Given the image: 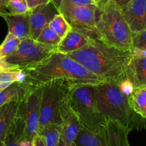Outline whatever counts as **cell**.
Returning <instances> with one entry per match:
<instances>
[{
    "instance_id": "6da1fadb",
    "label": "cell",
    "mask_w": 146,
    "mask_h": 146,
    "mask_svg": "<svg viewBox=\"0 0 146 146\" xmlns=\"http://www.w3.org/2000/svg\"><path fill=\"white\" fill-rule=\"evenodd\" d=\"M66 54L104 82L117 85L127 78L126 69L133 57L132 50L124 51L111 47L99 39L91 40L83 48Z\"/></svg>"
},
{
    "instance_id": "7a4b0ae2",
    "label": "cell",
    "mask_w": 146,
    "mask_h": 146,
    "mask_svg": "<svg viewBox=\"0 0 146 146\" xmlns=\"http://www.w3.org/2000/svg\"><path fill=\"white\" fill-rule=\"evenodd\" d=\"M25 72L26 74L25 83L31 88L58 79L92 85L104 82L75 60L66 54L57 52L52 54L40 64Z\"/></svg>"
},
{
    "instance_id": "3957f363",
    "label": "cell",
    "mask_w": 146,
    "mask_h": 146,
    "mask_svg": "<svg viewBox=\"0 0 146 146\" xmlns=\"http://www.w3.org/2000/svg\"><path fill=\"white\" fill-rule=\"evenodd\" d=\"M95 91L98 111L107 120L117 122L130 132L146 129V118L132 109L128 98L117 84H98L95 85Z\"/></svg>"
},
{
    "instance_id": "277c9868",
    "label": "cell",
    "mask_w": 146,
    "mask_h": 146,
    "mask_svg": "<svg viewBox=\"0 0 146 146\" xmlns=\"http://www.w3.org/2000/svg\"><path fill=\"white\" fill-rule=\"evenodd\" d=\"M96 30L99 40L111 47L128 51L133 49L132 33L115 3L97 5Z\"/></svg>"
},
{
    "instance_id": "5b68a950",
    "label": "cell",
    "mask_w": 146,
    "mask_h": 146,
    "mask_svg": "<svg viewBox=\"0 0 146 146\" xmlns=\"http://www.w3.org/2000/svg\"><path fill=\"white\" fill-rule=\"evenodd\" d=\"M95 85L75 84L70 91L69 99L81 125L95 133H101L106 127L107 120L97 108Z\"/></svg>"
},
{
    "instance_id": "8992f818",
    "label": "cell",
    "mask_w": 146,
    "mask_h": 146,
    "mask_svg": "<svg viewBox=\"0 0 146 146\" xmlns=\"http://www.w3.org/2000/svg\"><path fill=\"white\" fill-rule=\"evenodd\" d=\"M77 83L68 80L58 79L40 85L41 99L39 127L48 125H62V105L72 87Z\"/></svg>"
},
{
    "instance_id": "52a82bcc",
    "label": "cell",
    "mask_w": 146,
    "mask_h": 146,
    "mask_svg": "<svg viewBox=\"0 0 146 146\" xmlns=\"http://www.w3.org/2000/svg\"><path fill=\"white\" fill-rule=\"evenodd\" d=\"M55 52H57V47L42 44L32 38H27L21 41L15 52L0 60V71L31 70Z\"/></svg>"
},
{
    "instance_id": "ba28073f",
    "label": "cell",
    "mask_w": 146,
    "mask_h": 146,
    "mask_svg": "<svg viewBox=\"0 0 146 146\" xmlns=\"http://www.w3.org/2000/svg\"><path fill=\"white\" fill-rule=\"evenodd\" d=\"M51 2L72 29L83 34L90 40L99 39L96 30V5H76L67 0H51Z\"/></svg>"
},
{
    "instance_id": "9c48e42d",
    "label": "cell",
    "mask_w": 146,
    "mask_h": 146,
    "mask_svg": "<svg viewBox=\"0 0 146 146\" xmlns=\"http://www.w3.org/2000/svg\"><path fill=\"white\" fill-rule=\"evenodd\" d=\"M130 131L113 120H107L101 133H95L82 127L75 141L76 146H130Z\"/></svg>"
},
{
    "instance_id": "30bf717a",
    "label": "cell",
    "mask_w": 146,
    "mask_h": 146,
    "mask_svg": "<svg viewBox=\"0 0 146 146\" xmlns=\"http://www.w3.org/2000/svg\"><path fill=\"white\" fill-rule=\"evenodd\" d=\"M40 86L31 88L26 96L19 102L17 116L23 119L25 129L22 138L32 142L34 137L37 135L40 126Z\"/></svg>"
},
{
    "instance_id": "8fae6325",
    "label": "cell",
    "mask_w": 146,
    "mask_h": 146,
    "mask_svg": "<svg viewBox=\"0 0 146 146\" xmlns=\"http://www.w3.org/2000/svg\"><path fill=\"white\" fill-rule=\"evenodd\" d=\"M120 9L132 35L146 29V0H131Z\"/></svg>"
},
{
    "instance_id": "7c38bea8",
    "label": "cell",
    "mask_w": 146,
    "mask_h": 146,
    "mask_svg": "<svg viewBox=\"0 0 146 146\" xmlns=\"http://www.w3.org/2000/svg\"><path fill=\"white\" fill-rule=\"evenodd\" d=\"M61 116L62 123L61 125L60 139L66 146H70L75 143L82 125L70 106L69 95L62 105Z\"/></svg>"
},
{
    "instance_id": "4fadbf2b",
    "label": "cell",
    "mask_w": 146,
    "mask_h": 146,
    "mask_svg": "<svg viewBox=\"0 0 146 146\" xmlns=\"http://www.w3.org/2000/svg\"><path fill=\"white\" fill-rule=\"evenodd\" d=\"M59 12L52 2L41 5L29 12L31 37L36 40L43 29L50 24Z\"/></svg>"
},
{
    "instance_id": "5bb4252c",
    "label": "cell",
    "mask_w": 146,
    "mask_h": 146,
    "mask_svg": "<svg viewBox=\"0 0 146 146\" xmlns=\"http://www.w3.org/2000/svg\"><path fill=\"white\" fill-rule=\"evenodd\" d=\"M1 17L6 21L9 32L15 35L21 41L32 38L29 29V12L22 15H13L9 12Z\"/></svg>"
},
{
    "instance_id": "9a60e30c",
    "label": "cell",
    "mask_w": 146,
    "mask_h": 146,
    "mask_svg": "<svg viewBox=\"0 0 146 146\" xmlns=\"http://www.w3.org/2000/svg\"><path fill=\"white\" fill-rule=\"evenodd\" d=\"M126 76L135 88L146 87V57L133 56L126 69Z\"/></svg>"
},
{
    "instance_id": "2e32d148",
    "label": "cell",
    "mask_w": 146,
    "mask_h": 146,
    "mask_svg": "<svg viewBox=\"0 0 146 146\" xmlns=\"http://www.w3.org/2000/svg\"><path fill=\"white\" fill-rule=\"evenodd\" d=\"M90 40L83 34L72 29L61 40L57 47V52L67 54L77 51L88 45Z\"/></svg>"
},
{
    "instance_id": "e0dca14e",
    "label": "cell",
    "mask_w": 146,
    "mask_h": 146,
    "mask_svg": "<svg viewBox=\"0 0 146 146\" xmlns=\"http://www.w3.org/2000/svg\"><path fill=\"white\" fill-rule=\"evenodd\" d=\"M19 102H13L0 107V146L4 145L6 136L17 116Z\"/></svg>"
},
{
    "instance_id": "ac0fdd59",
    "label": "cell",
    "mask_w": 146,
    "mask_h": 146,
    "mask_svg": "<svg viewBox=\"0 0 146 146\" xmlns=\"http://www.w3.org/2000/svg\"><path fill=\"white\" fill-rule=\"evenodd\" d=\"M25 82H15L0 92V107L13 102H20L31 90Z\"/></svg>"
},
{
    "instance_id": "d6986e66",
    "label": "cell",
    "mask_w": 146,
    "mask_h": 146,
    "mask_svg": "<svg viewBox=\"0 0 146 146\" xmlns=\"http://www.w3.org/2000/svg\"><path fill=\"white\" fill-rule=\"evenodd\" d=\"M128 101L136 113L146 118V87L135 88L133 93L128 97Z\"/></svg>"
},
{
    "instance_id": "ffe728a7",
    "label": "cell",
    "mask_w": 146,
    "mask_h": 146,
    "mask_svg": "<svg viewBox=\"0 0 146 146\" xmlns=\"http://www.w3.org/2000/svg\"><path fill=\"white\" fill-rule=\"evenodd\" d=\"M25 129V123L23 119L21 118L19 116H16L13 123L8 131L4 145L19 146V141L23 137Z\"/></svg>"
},
{
    "instance_id": "44dd1931",
    "label": "cell",
    "mask_w": 146,
    "mask_h": 146,
    "mask_svg": "<svg viewBox=\"0 0 146 146\" xmlns=\"http://www.w3.org/2000/svg\"><path fill=\"white\" fill-rule=\"evenodd\" d=\"M37 134L42 136L46 146H58L61 135V126L48 125L40 127Z\"/></svg>"
},
{
    "instance_id": "7402d4cb",
    "label": "cell",
    "mask_w": 146,
    "mask_h": 146,
    "mask_svg": "<svg viewBox=\"0 0 146 146\" xmlns=\"http://www.w3.org/2000/svg\"><path fill=\"white\" fill-rule=\"evenodd\" d=\"M26 74L23 70L0 71V92L15 82H25Z\"/></svg>"
},
{
    "instance_id": "603a6c76",
    "label": "cell",
    "mask_w": 146,
    "mask_h": 146,
    "mask_svg": "<svg viewBox=\"0 0 146 146\" xmlns=\"http://www.w3.org/2000/svg\"><path fill=\"white\" fill-rule=\"evenodd\" d=\"M21 40L13 34L8 32L6 38L0 44V60L7 57L17 51Z\"/></svg>"
},
{
    "instance_id": "cb8c5ba5",
    "label": "cell",
    "mask_w": 146,
    "mask_h": 146,
    "mask_svg": "<svg viewBox=\"0 0 146 146\" xmlns=\"http://www.w3.org/2000/svg\"><path fill=\"white\" fill-rule=\"evenodd\" d=\"M49 26L61 39L64 37V36L72 29L70 24L60 13L56 15L54 19L50 22Z\"/></svg>"
},
{
    "instance_id": "d4e9b609",
    "label": "cell",
    "mask_w": 146,
    "mask_h": 146,
    "mask_svg": "<svg viewBox=\"0 0 146 146\" xmlns=\"http://www.w3.org/2000/svg\"><path fill=\"white\" fill-rule=\"evenodd\" d=\"M62 39L50 28L49 25H47L44 29L42 30L36 40L42 44L57 47L61 42Z\"/></svg>"
},
{
    "instance_id": "484cf974",
    "label": "cell",
    "mask_w": 146,
    "mask_h": 146,
    "mask_svg": "<svg viewBox=\"0 0 146 146\" xmlns=\"http://www.w3.org/2000/svg\"><path fill=\"white\" fill-rule=\"evenodd\" d=\"M9 13L22 15L29 12L26 0H9Z\"/></svg>"
},
{
    "instance_id": "4316f807",
    "label": "cell",
    "mask_w": 146,
    "mask_h": 146,
    "mask_svg": "<svg viewBox=\"0 0 146 146\" xmlns=\"http://www.w3.org/2000/svg\"><path fill=\"white\" fill-rule=\"evenodd\" d=\"M132 40H133V49L142 50H146V29L138 33L132 35Z\"/></svg>"
},
{
    "instance_id": "83f0119b",
    "label": "cell",
    "mask_w": 146,
    "mask_h": 146,
    "mask_svg": "<svg viewBox=\"0 0 146 146\" xmlns=\"http://www.w3.org/2000/svg\"><path fill=\"white\" fill-rule=\"evenodd\" d=\"M117 86L120 88V91H121L125 96H127V98L133 93V92L134 91L135 89L133 83H132V82L128 79V78H125V79L123 80L121 82H119Z\"/></svg>"
},
{
    "instance_id": "f1b7e54d",
    "label": "cell",
    "mask_w": 146,
    "mask_h": 146,
    "mask_svg": "<svg viewBox=\"0 0 146 146\" xmlns=\"http://www.w3.org/2000/svg\"><path fill=\"white\" fill-rule=\"evenodd\" d=\"M29 11L41 5H47L51 2V0H26Z\"/></svg>"
},
{
    "instance_id": "f546056e",
    "label": "cell",
    "mask_w": 146,
    "mask_h": 146,
    "mask_svg": "<svg viewBox=\"0 0 146 146\" xmlns=\"http://www.w3.org/2000/svg\"><path fill=\"white\" fill-rule=\"evenodd\" d=\"M131 0H99V2H98L97 5H102V4H105L106 2H113L114 3H115V5L118 7L119 8L123 7V6H125V5H127L129 2H130Z\"/></svg>"
},
{
    "instance_id": "4dcf8cb0",
    "label": "cell",
    "mask_w": 146,
    "mask_h": 146,
    "mask_svg": "<svg viewBox=\"0 0 146 146\" xmlns=\"http://www.w3.org/2000/svg\"><path fill=\"white\" fill-rule=\"evenodd\" d=\"M9 12V0H0V16Z\"/></svg>"
},
{
    "instance_id": "1f68e13d",
    "label": "cell",
    "mask_w": 146,
    "mask_h": 146,
    "mask_svg": "<svg viewBox=\"0 0 146 146\" xmlns=\"http://www.w3.org/2000/svg\"><path fill=\"white\" fill-rule=\"evenodd\" d=\"M32 146H46L45 142L42 136L40 135H36L32 140Z\"/></svg>"
},
{
    "instance_id": "d6a6232c",
    "label": "cell",
    "mask_w": 146,
    "mask_h": 146,
    "mask_svg": "<svg viewBox=\"0 0 146 146\" xmlns=\"http://www.w3.org/2000/svg\"><path fill=\"white\" fill-rule=\"evenodd\" d=\"M69 2H72L76 5H96L93 1L92 0H67Z\"/></svg>"
},
{
    "instance_id": "836d02e7",
    "label": "cell",
    "mask_w": 146,
    "mask_h": 146,
    "mask_svg": "<svg viewBox=\"0 0 146 146\" xmlns=\"http://www.w3.org/2000/svg\"><path fill=\"white\" fill-rule=\"evenodd\" d=\"M19 146H32V142L22 138L19 141Z\"/></svg>"
},
{
    "instance_id": "e575fe53",
    "label": "cell",
    "mask_w": 146,
    "mask_h": 146,
    "mask_svg": "<svg viewBox=\"0 0 146 146\" xmlns=\"http://www.w3.org/2000/svg\"><path fill=\"white\" fill-rule=\"evenodd\" d=\"M58 146H66V145H64V143H63L62 140L61 139H60V143H59ZM70 146H76V145H75V143H73V144H72L71 145H70Z\"/></svg>"
},
{
    "instance_id": "d590c367",
    "label": "cell",
    "mask_w": 146,
    "mask_h": 146,
    "mask_svg": "<svg viewBox=\"0 0 146 146\" xmlns=\"http://www.w3.org/2000/svg\"><path fill=\"white\" fill-rule=\"evenodd\" d=\"M92 1H93V2L96 4V5H97V4H98V2H99V0H92Z\"/></svg>"
},
{
    "instance_id": "8d00e7d4",
    "label": "cell",
    "mask_w": 146,
    "mask_h": 146,
    "mask_svg": "<svg viewBox=\"0 0 146 146\" xmlns=\"http://www.w3.org/2000/svg\"><path fill=\"white\" fill-rule=\"evenodd\" d=\"M2 146H5V145H2Z\"/></svg>"
}]
</instances>
